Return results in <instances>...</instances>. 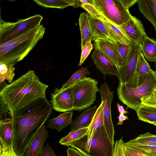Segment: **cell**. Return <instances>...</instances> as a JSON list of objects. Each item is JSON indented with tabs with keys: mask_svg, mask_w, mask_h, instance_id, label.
<instances>
[{
	"mask_svg": "<svg viewBox=\"0 0 156 156\" xmlns=\"http://www.w3.org/2000/svg\"><path fill=\"white\" fill-rule=\"evenodd\" d=\"M52 109L46 98H41L10 116L14 133L13 147L19 156H24L30 143L49 117Z\"/></svg>",
	"mask_w": 156,
	"mask_h": 156,
	"instance_id": "obj_1",
	"label": "cell"
},
{
	"mask_svg": "<svg viewBox=\"0 0 156 156\" xmlns=\"http://www.w3.org/2000/svg\"><path fill=\"white\" fill-rule=\"evenodd\" d=\"M48 87L34 71L29 70L0 90V99L7 106L11 116L33 101L45 98Z\"/></svg>",
	"mask_w": 156,
	"mask_h": 156,
	"instance_id": "obj_2",
	"label": "cell"
},
{
	"mask_svg": "<svg viewBox=\"0 0 156 156\" xmlns=\"http://www.w3.org/2000/svg\"><path fill=\"white\" fill-rule=\"evenodd\" d=\"M45 32L44 27L41 24L0 45V63L14 66L28 54Z\"/></svg>",
	"mask_w": 156,
	"mask_h": 156,
	"instance_id": "obj_3",
	"label": "cell"
},
{
	"mask_svg": "<svg viewBox=\"0 0 156 156\" xmlns=\"http://www.w3.org/2000/svg\"><path fill=\"white\" fill-rule=\"evenodd\" d=\"M119 84L117 91L119 100L136 111L142 105V98L150 96L156 89V72L152 69L143 76L136 74L128 82Z\"/></svg>",
	"mask_w": 156,
	"mask_h": 156,
	"instance_id": "obj_4",
	"label": "cell"
},
{
	"mask_svg": "<svg viewBox=\"0 0 156 156\" xmlns=\"http://www.w3.org/2000/svg\"><path fill=\"white\" fill-rule=\"evenodd\" d=\"M114 145L105 125L97 129L92 138L87 141L86 135L69 145L85 156H113Z\"/></svg>",
	"mask_w": 156,
	"mask_h": 156,
	"instance_id": "obj_5",
	"label": "cell"
},
{
	"mask_svg": "<svg viewBox=\"0 0 156 156\" xmlns=\"http://www.w3.org/2000/svg\"><path fill=\"white\" fill-rule=\"evenodd\" d=\"M98 83L96 80L85 77L70 85L73 94V110L82 111L94 103L99 91Z\"/></svg>",
	"mask_w": 156,
	"mask_h": 156,
	"instance_id": "obj_6",
	"label": "cell"
},
{
	"mask_svg": "<svg viewBox=\"0 0 156 156\" xmlns=\"http://www.w3.org/2000/svg\"><path fill=\"white\" fill-rule=\"evenodd\" d=\"M43 17L36 14L24 19H18L16 22H7L0 20V45L41 25Z\"/></svg>",
	"mask_w": 156,
	"mask_h": 156,
	"instance_id": "obj_7",
	"label": "cell"
},
{
	"mask_svg": "<svg viewBox=\"0 0 156 156\" xmlns=\"http://www.w3.org/2000/svg\"><path fill=\"white\" fill-rule=\"evenodd\" d=\"M94 3L100 14L118 26H121L133 17L121 0H94Z\"/></svg>",
	"mask_w": 156,
	"mask_h": 156,
	"instance_id": "obj_8",
	"label": "cell"
},
{
	"mask_svg": "<svg viewBox=\"0 0 156 156\" xmlns=\"http://www.w3.org/2000/svg\"><path fill=\"white\" fill-rule=\"evenodd\" d=\"M99 92L103 102V113L105 126L112 143L114 145V136L115 133L111 112V105L114 98V92L111 91L108 84L105 82L100 87Z\"/></svg>",
	"mask_w": 156,
	"mask_h": 156,
	"instance_id": "obj_9",
	"label": "cell"
},
{
	"mask_svg": "<svg viewBox=\"0 0 156 156\" xmlns=\"http://www.w3.org/2000/svg\"><path fill=\"white\" fill-rule=\"evenodd\" d=\"M141 52V44L135 43L125 64L118 68L117 77L119 83L128 82L136 74L137 64Z\"/></svg>",
	"mask_w": 156,
	"mask_h": 156,
	"instance_id": "obj_10",
	"label": "cell"
},
{
	"mask_svg": "<svg viewBox=\"0 0 156 156\" xmlns=\"http://www.w3.org/2000/svg\"><path fill=\"white\" fill-rule=\"evenodd\" d=\"M50 101L52 109L56 112L73 111V94L70 85L63 89L55 88L51 94Z\"/></svg>",
	"mask_w": 156,
	"mask_h": 156,
	"instance_id": "obj_11",
	"label": "cell"
},
{
	"mask_svg": "<svg viewBox=\"0 0 156 156\" xmlns=\"http://www.w3.org/2000/svg\"><path fill=\"white\" fill-rule=\"evenodd\" d=\"M91 57L96 67L103 74L117 76L118 68L116 65L100 51L95 49Z\"/></svg>",
	"mask_w": 156,
	"mask_h": 156,
	"instance_id": "obj_12",
	"label": "cell"
},
{
	"mask_svg": "<svg viewBox=\"0 0 156 156\" xmlns=\"http://www.w3.org/2000/svg\"><path fill=\"white\" fill-rule=\"evenodd\" d=\"M120 27L135 43L141 44L147 36L142 22L134 16Z\"/></svg>",
	"mask_w": 156,
	"mask_h": 156,
	"instance_id": "obj_13",
	"label": "cell"
},
{
	"mask_svg": "<svg viewBox=\"0 0 156 156\" xmlns=\"http://www.w3.org/2000/svg\"><path fill=\"white\" fill-rule=\"evenodd\" d=\"M48 136V131L44 125L39 129L30 143L24 156H39L44 147Z\"/></svg>",
	"mask_w": 156,
	"mask_h": 156,
	"instance_id": "obj_14",
	"label": "cell"
},
{
	"mask_svg": "<svg viewBox=\"0 0 156 156\" xmlns=\"http://www.w3.org/2000/svg\"><path fill=\"white\" fill-rule=\"evenodd\" d=\"M93 40L98 38L106 40L114 43L115 41L108 32L104 23L98 17L88 13Z\"/></svg>",
	"mask_w": 156,
	"mask_h": 156,
	"instance_id": "obj_15",
	"label": "cell"
},
{
	"mask_svg": "<svg viewBox=\"0 0 156 156\" xmlns=\"http://www.w3.org/2000/svg\"><path fill=\"white\" fill-rule=\"evenodd\" d=\"M97 17H99L103 21L108 32L115 41L126 45L135 43L120 27L112 23L101 15Z\"/></svg>",
	"mask_w": 156,
	"mask_h": 156,
	"instance_id": "obj_16",
	"label": "cell"
},
{
	"mask_svg": "<svg viewBox=\"0 0 156 156\" xmlns=\"http://www.w3.org/2000/svg\"><path fill=\"white\" fill-rule=\"evenodd\" d=\"M14 129L11 118L0 120V147L6 148L13 146Z\"/></svg>",
	"mask_w": 156,
	"mask_h": 156,
	"instance_id": "obj_17",
	"label": "cell"
},
{
	"mask_svg": "<svg viewBox=\"0 0 156 156\" xmlns=\"http://www.w3.org/2000/svg\"><path fill=\"white\" fill-rule=\"evenodd\" d=\"M97 108V105H95L84 110L81 114L73 120L70 126L71 131L89 126Z\"/></svg>",
	"mask_w": 156,
	"mask_h": 156,
	"instance_id": "obj_18",
	"label": "cell"
},
{
	"mask_svg": "<svg viewBox=\"0 0 156 156\" xmlns=\"http://www.w3.org/2000/svg\"><path fill=\"white\" fill-rule=\"evenodd\" d=\"M138 9L153 25L156 33V0H138Z\"/></svg>",
	"mask_w": 156,
	"mask_h": 156,
	"instance_id": "obj_19",
	"label": "cell"
},
{
	"mask_svg": "<svg viewBox=\"0 0 156 156\" xmlns=\"http://www.w3.org/2000/svg\"><path fill=\"white\" fill-rule=\"evenodd\" d=\"M95 47L109 58L118 67V57L113 43L105 39L98 38L94 41Z\"/></svg>",
	"mask_w": 156,
	"mask_h": 156,
	"instance_id": "obj_20",
	"label": "cell"
},
{
	"mask_svg": "<svg viewBox=\"0 0 156 156\" xmlns=\"http://www.w3.org/2000/svg\"><path fill=\"white\" fill-rule=\"evenodd\" d=\"M73 114L72 111L66 112L55 118L49 119L47 127L51 129H55L58 132L62 130L72 123Z\"/></svg>",
	"mask_w": 156,
	"mask_h": 156,
	"instance_id": "obj_21",
	"label": "cell"
},
{
	"mask_svg": "<svg viewBox=\"0 0 156 156\" xmlns=\"http://www.w3.org/2000/svg\"><path fill=\"white\" fill-rule=\"evenodd\" d=\"M78 20L81 35L82 50L87 42L93 40L92 36L88 13H81Z\"/></svg>",
	"mask_w": 156,
	"mask_h": 156,
	"instance_id": "obj_22",
	"label": "cell"
},
{
	"mask_svg": "<svg viewBox=\"0 0 156 156\" xmlns=\"http://www.w3.org/2000/svg\"><path fill=\"white\" fill-rule=\"evenodd\" d=\"M141 52L149 62L156 61V41L147 36L141 44Z\"/></svg>",
	"mask_w": 156,
	"mask_h": 156,
	"instance_id": "obj_23",
	"label": "cell"
},
{
	"mask_svg": "<svg viewBox=\"0 0 156 156\" xmlns=\"http://www.w3.org/2000/svg\"><path fill=\"white\" fill-rule=\"evenodd\" d=\"M102 104L103 102L101 101L98 108L91 123L88 126V131L86 134L87 141L92 138L94 133L97 129L105 125Z\"/></svg>",
	"mask_w": 156,
	"mask_h": 156,
	"instance_id": "obj_24",
	"label": "cell"
},
{
	"mask_svg": "<svg viewBox=\"0 0 156 156\" xmlns=\"http://www.w3.org/2000/svg\"><path fill=\"white\" fill-rule=\"evenodd\" d=\"M138 119L152 124L156 122V107L142 105L136 111Z\"/></svg>",
	"mask_w": 156,
	"mask_h": 156,
	"instance_id": "obj_25",
	"label": "cell"
},
{
	"mask_svg": "<svg viewBox=\"0 0 156 156\" xmlns=\"http://www.w3.org/2000/svg\"><path fill=\"white\" fill-rule=\"evenodd\" d=\"M135 43H136L126 45L117 41H115L113 43L118 53V68L123 66L125 64Z\"/></svg>",
	"mask_w": 156,
	"mask_h": 156,
	"instance_id": "obj_26",
	"label": "cell"
},
{
	"mask_svg": "<svg viewBox=\"0 0 156 156\" xmlns=\"http://www.w3.org/2000/svg\"><path fill=\"white\" fill-rule=\"evenodd\" d=\"M88 126L73 131H71L66 136L59 140L61 145L69 146L71 143L81 139L86 135L88 132Z\"/></svg>",
	"mask_w": 156,
	"mask_h": 156,
	"instance_id": "obj_27",
	"label": "cell"
},
{
	"mask_svg": "<svg viewBox=\"0 0 156 156\" xmlns=\"http://www.w3.org/2000/svg\"><path fill=\"white\" fill-rule=\"evenodd\" d=\"M127 144L148 156H156V144L147 142H133L130 140Z\"/></svg>",
	"mask_w": 156,
	"mask_h": 156,
	"instance_id": "obj_28",
	"label": "cell"
},
{
	"mask_svg": "<svg viewBox=\"0 0 156 156\" xmlns=\"http://www.w3.org/2000/svg\"><path fill=\"white\" fill-rule=\"evenodd\" d=\"M38 5L47 8L63 9L71 6V0H34Z\"/></svg>",
	"mask_w": 156,
	"mask_h": 156,
	"instance_id": "obj_29",
	"label": "cell"
},
{
	"mask_svg": "<svg viewBox=\"0 0 156 156\" xmlns=\"http://www.w3.org/2000/svg\"><path fill=\"white\" fill-rule=\"evenodd\" d=\"M90 73L86 67H82L71 76L69 79L62 85L61 89H63L69 85L76 83L90 74Z\"/></svg>",
	"mask_w": 156,
	"mask_h": 156,
	"instance_id": "obj_30",
	"label": "cell"
},
{
	"mask_svg": "<svg viewBox=\"0 0 156 156\" xmlns=\"http://www.w3.org/2000/svg\"><path fill=\"white\" fill-rule=\"evenodd\" d=\"M152 69L141 52L140 56L136 68V74L140 76L145 75Z\"/></svg>",
	"mask_w": 156,
	"mask_h": 156,
	"instance_id": "obj_31",
	"label": "cell"
},
{
	"mask_svg": "<svg viewBox=\"0 0 156 156\" xmlns=\"http://www.w3.org/2000/svg\"><path fill=\"white\" fill-rule=\"evenodd\" d=\"M131 140L134 142H147L156 143V135L152 134L148 132L140 134L136 138Z\"/></svg>",
	"mask_w": 156,
	"mask_h": 156,
	"instance_id": "obj_32",
	"label": "cell"
},
{
	"mask_svg": "<svg viewBox=\"0 0 156 156\" xmlns=\"http://www.w3.org/2000/svg\"><path fill=\"white\" fill-rule=\"evenodd\" d=\"M124 142L122 136L116 141L114 145V149L113 156H125L124 145Z\"/></svg>",
	"mask_w": 156,
	"mask_h": 156,
	"instance_id": "obj_33",
	"label": "cell"
},
{
	"mask_svg": "<svg viewBox=\"0 0 156 156\" xmlns=\"http://www.w3.org/2000/svg\"><path fill=\"white\" fill-rule=\"evenodd\" d=\"M93 48V46L91 41H89L85 44L83 48L81 50L80 59L78 66H81L82 65Z\"/></svg>",
	"mask_w": 156,
	"mask_h": 156,
	"instance_id": "obj_34",
	"label": "cell"
},
{
	"mask_svg": "<svg viewBox=\"0 0 156 156\" xmlns=\"http://www.w3.org/2000/svg\"><path fill=\"white\" fill-rule=\"evenodd\" d=\"M124 149L125 156H148L124 143Z\"/></svg>",
	"mask_w": 156,
	"mask_h": 156,
	"instance_id": "obj_35",
	"label": "cell"
},
{
	"mask_svg": "<svg viewBox=\"0 0 156 156\" xmlns=\"http://www.w3.org/2000/svg\"><path fill=\"white\" fill-rule=\"evenodd\" d=\"M141 101L142 105L156 107V89L150 96L142 98Z\"/></svg>",
	"mask_w": 156,
	"mask_h": 156,
	"instance_id": "obj_36",
	"label": "cell"
},
{
	"mask_svg": "<svg viewBox=\"0 0 156 156\" xmlns=\"http://www.w3.org/2000/svg\"><path fill=\"white\" fill-rule=\"evenodd\" d=\"M80 6L92 16H101L94 5L88 4L80 5Z\"/></svg>",
	"mask_w": 156,
	"mask_h": 156,
	"instance_id": "obj_37",
	"label": "cell"
},
{
	"mask_svg": "<svg viewBox=\"0 0 156 156\" xmlns=\"http://www.w3.org/2000/svg\"><path fill=\"white\" fill-rule=\"evenodd\" d=\"M0 156H19L14 150L13 146L4 148L0 147Z\"/></svg>",
	"mask_w": 156,
	"mask_h": 156,
	"instance_id": "obj_38",
	"label": "cell"
},
{
	"mask_svg": "<svg viewBox=\"0 0 156 156\" xmlns=\"http://www.w3.org/2000/svg\"><path fill=\"white\" fill-rule=\"evenodd\" d=\"M39 156H56L49 143L44 147Z\"/></svg>",
	"mask_w": 156,
	"mask_h": 156,
	"instance_id": "obj_39",
	"label": "cell"
},
{
	"mask_svg": "<svg viewBox=\"0 0 156 156\" xmlns=\"http://www.w3.org/2000/svg\"><path fill=\"white\" fill-rule=\"evenodd\" d=\"M0 99V120L4 119L6 118L7 116V113L9 114L10 115V113L8 111L7 107L3 102Z\"/></svg>",
	"mask_w": 156,
	"mask_h": 156,
	"instance_id": "obj_40",
	"label": "cell"
},
{
	"mask_svg": "<svg viewBox=\"0 0 156 156\" xmlns=\"http://www.w3.org/2000/svg\"><path fill=\"white\" fill-rule=\"evenodd\" d=\"M68 156H85L76 149L72 147H69L67 150Z\"/></svg>",
	"mask_w": 156,
	"mask_h": 156,
	"instance_id": "obj_41",
	"label": "cell"
},
{
	"mask_svg": "<svg viewBox=\"0 0 156 156\" xmlns=\"http://www.w3.org/2000/svg\"><path fill=\"white\" fill-rule=\"evenodd\" d=\"M138 0H121L122 2L127 8H129L136 3Z\"/></svg>",
	"mask_w": 156,
	"mask_h": 156,
	"instance_id": "obj_42",
	"label": "cell"
},
{
	"mask_svg": "<svg viewBox=\"0 0 156 156\" xmlns=\"http://www.w3.org/2000/svg\"><path fill=\"white\" fill-rule=\"evenodd\" d=\"M117 118L119 119V121L117 123L118 125H121L124 121L128 120L129 119L128 116L124 115V114H120Z\"/></svg>",
	"mask_w": 156,
	"mask_h": 156,
	"instance_id": "obj_43",
	"label": "cell"
},
{
	"mask_svg": "<svg viewBox=\"0 0 156 156\" xmlns=\"http://www.w3.org/2000/svg\"><path fill=\"white\" fill-rule=\"evenodd\" d=\"M117 105L118 111L120 114H126L129 113L128 112L124 109L123 106L120 105L119 103H117Z\"/></svg>",
	"mask_w": 156,
	"mask_h": 156,
	"instance_id": "obj_44",
	"label": "cell"
},
{
	"mask_svg": "<svg viewBox=\"0 0 156 156\" xmlns=\"http://www.w3.org/2000/svg\"><path fill=\"white\" fill-rule=\"evenodd\" d=\"M80 5L90 4L95 6L94 0H78Z\"/></svg>",
	"mask_w": 156,
	"mask_h": 156,
	"instance_id": "obj_45",
	"label": "cell"
},
{
	"mask_svg": "<svg viewBox=\"0 0 156 156\" xmlns=\"http://www.w3.org/2000/svg\"><path fill=\"white\" fill-rule=\"evenodd\" d=\"M154 67L155 69V72H156V61H155V62H154Z\"/></svg>",
	"mask_w": 156,
	"mask_h": 156,
	"instance_id": "obj_46",
	"label": "cell"
},
{
	"mask_svg": "<svg viewBox=\"0 0 156 156\" xmlns=\"http://www.w3.org/2000/svg\"><path fill=\"white\" fill-rule=\"evenodd\" d=\"M153 125H154V126H156V122L152 124Z\"/></svg>",
	"mask_w": 156,
	"mask_h": 156,
	"instance_id": "obj_47",
	"label": "cell"
}]
</instances>
